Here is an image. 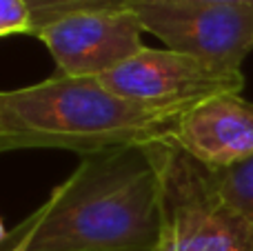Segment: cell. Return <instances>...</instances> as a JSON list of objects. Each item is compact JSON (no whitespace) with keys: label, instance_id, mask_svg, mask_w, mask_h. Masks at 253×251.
Segmentation results:
<instances>
[{"label":"cell","instance_id":"cell-4","mask_svg":"<svg viewBox=\"0 0 253 251\" xmlns=\"http://www.w3.org/2000/svg\"><path fill=\"white\" fill-rule=\"evenodd\" d=\"M144 31L167 49L227 74H240L253 51V9L209 2H129Z\"/></svg>","mask_w":253,"mask_h":251},{"label":"cell","instance_id":"cell-12","mask_svg":"<svg viewBox=\"0 0 253 251\" xmlns=\"http://www.w3.org/2000/svg\"><path fill=\"white\" fill-rule=\"evenodd\" d=\"M7 227H4V222H2V218H0V243H2L4 238H7Z\"/></svg>","mask_w":253,"mask_h":251},{"label":"cell","instance_id":"cell-2","mask_svg":"<svg viewBox=\"0 0 253 251\" xmlns=\"http://www.w3.org/2000/svg\"><path fill=\"white\" fill-rule=\"evenodd\" d=\"M182 114L126 100L100 78L56 71L36 84L0 91V154L69 149L93 156L142 147L169 136Z\"/></svg>","mask_w":253,"mask_h":251},{"label":"cell","instance_id":"cell-9","mask_svg":"<svg viewBox=\"0 0 253 251\" xmlns=\"http://www.w3.org/2000/svg\"><path fill=\"white\" fill-rule=\"evenodd\" d=\"M129 0H27L34 22V36L49 22L60 20L69 13L96 11V9H118L126 7Z\"/></svg>","mask_w":253,"mask_h":251},{"label":"cell","instance_id":"cell-8","mask_svg":"<svg viewBox=\"0 0 253 251\" xmlns=\"http://www.w3.org/2000/svg\"><path fill=\"white\" fill-rule=\"evenodd\" d=\"M213 180L222 198L238 211V216L247 222L251 234L253 251V158L229 169H211Z\"/></svg>","mask_w":253,"mask_h":251},{"label":"cell","instance_id":"cell-1","mask_svg":"<svg viewBox=\"0 0 253 251\" xmlns=\"http://www.w3.org/2000/svg\"><path fill=\"white\" fill-rule=\"evenodd\" d=\"M156 245L158 180L142 145L83 156L7 231L0 251H153Z\"/></svg>","mask_w":253,"mask_h":251},{"label":"cell","instance_id":"cell-11","mask_svg":"<svg viewBox=\"0 0 253 251\" xmlns=\"http://www.w3.org/2000/svg\"><path fill=\"white\" fill-rule=\"evenodd\" d=\"M129 2H209V4H229V7L253 9V0H129Z\"/></svg>","mask_w":253,"mask_h":251},{"label":"cell","instance_id":"cell-3","mask_svg":"<svg viewBox=\"0 0 253 251\" xmlns=\"http://www.w3.org/2000/svg\"><path fill=\"white\" fill-rule=\"evenodd\" d=\"M158 180L153 251H251L247 222L222 198L213 171L162 138L144 145Z\"/></svg>","mask_w":253,"mask_h":251},{"label":"cell","instance_id":"cell-10","mask_svg":"<svg viewBox=\"0 0 253 251\" xmlns=\"http://www.w3.org/2000/svg\"><path fill=\"white\" fill-rule=\"evenodd\" d=\"M34 36V22L27 0H0V38L7 36Z\"/></svg>","mask_w":253,"mask_h":251},{"label":"cell","instance_id":"cell-6","mask_svg":"<svg viewBox=\"0 0 253 251\" xmlns=\"http://www.w3.org/2000/svg\"><path fill=\"white\" fill-rule=\"evenodd\" d=\"M144 27L131 7L69 13L36 31L58 71L74 78H100L144 47Z\"/></svg>","mask_w":253,"mask_h":251},{"label":"cell","instance_id":"cell-7","mask_svg":"<svg viewBox=\"0 0 253 251\" xmlns=\"http://www.w3.org/2000/svg\"><path fill=\"white\" fill-rule=\"evenodd\" d=\"M184 154L209 169H229L253 158V102L220 93L189 107L169 136Z\"/></svg>","mask_w":253,"mask_h":251},{"label":"cell","instance_id":"cell-5","mask_svg":"<svg viewBox=\"0 0 253 251\" xmlns=\"http://www.w3.org/2000/svg\"><path fill=\"white\" fill-rule=\"evenodd\" d=\"M100 83L126 100L187 111L207 98L240 93L245 87V76L242 71H218L198 58L173 49L142 47L123 65L102 74Z\"/></svg>","mask_w":253,"mask_h":251}]
</instances>
